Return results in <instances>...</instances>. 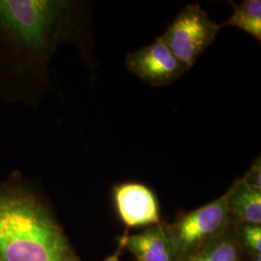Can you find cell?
Masks as SVG:
<instances>
[{"label":"cell","instance_id":"5","mask_svg":"<svg viewBox=\"0 0 261 261\" xmlns=\"http://www.w3.org/2000/svg\"><path fill=\"white\" fill-rule=\"evenodd\" d=\"M125 64L133 75L155 87L173 84L188 71L160 37L148 46L128 54Z\"/></svg>","mask_w":261,"mask_h":261},{"label":"cell","instance_id":"12","mask_svg":"<svg viewBox=\"0 0 261 261\" xmlns=\"http://www.w3.org/2000/svg\"><path fill=\"white\" fill-rule=\"evenodd\" d=\"M243 181L254 189L255 191L261 193V161L260 157L255 159L246 174L242 177Z\"/></svg>","mask_w":261,"mask_h":261},{"label":"cell","instance_id":"13","mask_svg":"<svg viewBox=\"0 0 261 261\" xmlns=\"http://www.w3.org/2000/svg\"><path fill=\"white\" fill-rule=\"evenodd\" d=\"M123 247H124V243H123L121 239V240H120V244H119V249H118L116 252H114L112 255L107 257V258L103 261H119V256H120V254H121L122 248H123Z\"/></svg>","mask_w":261,"mask_h":261},{"label":"cell","instance_id":"7","mask_svg":"<svg viewBox=\"0 0 261 261\" xmlns=\"http://www.w3.org/2000/svg\"><path fill=\"white\" fill-rule=\"evenodd\" d=\"M122 239L124 247L139 261H180L168 238L166 227L161 224Z\"/></svg>","mask_w":261,"mask_h":261},{"label":"cell","instance_id":"9","mask_svg":"<svg viewBox=\"0 0 261 261\" xmlns=\"http://www.w3.org/2000/svg\"><path fill=\"white\" fill-rule=\"evenodd\" d=\"M233 12L229 19L220 24L222 28H238L261 42V1L244 0L241 3L229 1Z\"/></svg>","mask_w":261,"mask_h":261},{"label":"cell","instance_id":"8","mask_svg":"<svg viewBox=\"0 0 261 261\" xmlns=\"http://www.w3.org/2000/svg\"><path fill=\"white\" fill-rule=\"evenodd\" d=\"M227 207L230 218L242 224H261V193L247 185L242 178L228 190Z\"/></svg>","mask_w":261,"mask_h":261},{"label":"cell","instance_id":"1","mask_svg":"<svg viewBox=\"0 0 261 261\" xmlns=\"http://www.w3.org/2000/svg\"><path fill=\"white\" fill-rule=\"evenodd\" d=\"M86 22V5L80 1L0 0V103H42L59 47L72 44L87 56Z\"/></svg>","mask_w":261,"mask_h":261},{"label":"cell","instance_id":"11","mask_svg":"<svg viewBox=\"0 0 261 261\" xmlns=\"http://www.w3.org/2000/svg\"><path fill=\"white\" fill-rule=\"evenodd\" d=\"M242 238L245 246L252 254H260L261 226L242 224Z\"/></svg>","mask_w":261,"mask_h":261},{"label":"cell","instance_id":"4","mask_svg":"<svg viewBox=\"0 0 261 261\" xmlns=\"http://www.w3.org/2000/svg\"><path fill=\"white\" fill-rule=\"evenodd\" d=\"M221 25L199 4H188L159 37L178 61L190 70L200 55L217 40Z\"/></svg>","mask_w":261,"mask_h":261},{"label":"cell","instance_id":"3","mask_svg":"<svg viewBox=\"0 0 261 261\" xmlns=\"http://www.w3.org/2000/svg\"><path fill=\"white\" fill-rule=\"evenodd\" d=\"M228 192L212 202L180 215L176 222L166 227L168 238L180 261L200 247L225 233L231 221L227 207Z\"/></svg>","mask_w":261,"mask_h":261},{"label":"cell","instance_id":"6","mask_svg":"<svg viewBox=\"0 0 261 261\" xmlns=\"http://www.w3.org/2000/svg\"><path fill=\"white\" fill-rule=\"evenodd\" d=\"M113 199L122 222L129 227L160 223L157 197L148 187L140 183H123L113 187Z\"/></svg>","mask_w":261,"mask_h":261},{"label":"cell","instance_id":"10","mask_svg":"<svg viewBox=\"0 0 261 261\" xmlns=\"http://www.w3.org/2000/svg\"><path fill=\"white\" fill-rule=\"evenodd\" d=\"M184 261H239L238 243L224 233L206 243Z\"/></svg>","mask_w":261,"mask_h":261},{"label":"cell","instance_id":"2","mask_svg":"<svg viewBox=\"0 0 261 261\" xmlns=\"http://www.w3.org/2000/svg\"><path fill=\"white\" fill-rule=\"evenodd\" d=\"M0 261H81L47 203L16 175L0 185Z\"/></svg>","mask_w":261,"mask_h":261}]
</instances>
